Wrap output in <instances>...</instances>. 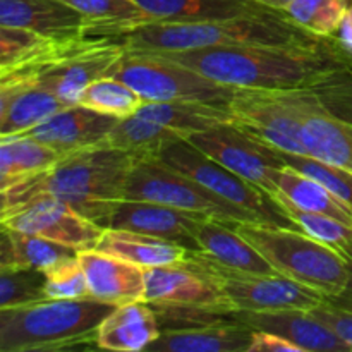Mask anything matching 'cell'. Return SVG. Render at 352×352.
Instances as JSON below:
<instances>
[{"label":"cell","instance_id":"d4e9b609","mask_svg":"<svg viewBox=\"0 0 352 352\" xmlns=\"http://www.w3.org/2000/svg\"><path fill=\"white\" fill-rule=\"evenodd\" d=\"M95 250L113 254L141 268L177 263L188 254V250L181 244L122 229H105Z\"/></svg>","mask_w":352,"mask_h":352},{"label":"cell","instance_id":"1f68e13d","mask_svg":"<svg viewBox=\"0 0 352 352\" xmlns=\"http://www.w3.org/2000/svg\"><path fill=\"white\" fill-rule=\"evenodd\" d=\"M274 199L284 210L285 215L298 226V229L311 236L313 239L333 248L340 254H344L352 248V226L349 223H344L329 215H322V213L306 212V210L299 208L294 203L289 201L278 191L274 195Z\"/></svg>","mask_w":352,"mask_h":352},{"label":"cell","instance_id":"4316f807","mask_svg":"<svg viewBox=\"0 0 352 352\" xmlns=\"http://www.w3.org/2000/svg\"><path fill=\"white\" fill-rule=\"evenodd\" d=\"M64 157L30 134L0 138V191L50 168Z\"/></svg>","mask_w":352,"mask_h":352},{"label":"cell","instance_id":"8d00e7d4","mask_svg":"<svg viewBox=\"0 0 352 352\" xmlns=\"http://www.w3.org/2000/svg\"><path fill=\"white\" fill-rule=\"evenodd\" d=\"M47 36L24 28L0 26V67L14 64L47 41Z\"/></svg>","mask_w":352,"mask_h":352},{"label":"cell","instance_id":"4dcf8cb0","mask_svg":"<svg viewBox=\"0 0 352 352\" xmlns=\"http://www.w3.org/2000/svg\"><path fill=\"white\" fill-rule=\"evenodd\" d=\"M78 105L124 119L138 113V110L144 105V100L127 82L113 76H105L86 86Z\"/></svg>","mask_w":352,"mask_h":352},{"label":"cell","instance_id":"e0dca14e","mask_svg":"<svg viewBox=\"0 0 352 352\" xmlns=\"http://www.w3.org/2000/svg\"><path fill=\"white\" fill-rule=\"evenodd\" d=\"M89 298L112 306L144 301V268L98 250L79 251Z\"/></svg>","mask_w":352,"mask_h":352},{"label":"cell","instance_id":"7a4b0ae2","mask_svg":"<svg viewBox=\"0 0 352 352\" xmlns=\"http://www.w3.org/2000/svg\"><path fill=\"white\" fill-rule=\"evenodd\" d=\"M134 162L133 155L107 144L67 153L47 170L0 191V213L19 208L36 196H54L109 229L113 208L124 199Z\"/></svg>","mask_w":352,"mask_h":352},{"label":"cell","instance_id":"7c38bea8","mask_svg":"<svg viewBox=\"0 0 352 352\" xmlns=\"http://www.w3.org/2000/svg\"><path fill=\"white\" fill-rule=\"evenodd\" d=\"M301 126L306 153L352 172V120L342 119L315 91H280Z\"/></svg>","mask_w":352,"mask_h":352},{"label":"cell","instance_id":"f35d334b","mask_svg":"<svg viewBox=\"0 0 352 352\" xmlns=\"http://www.w3.org/2000/svg\"><path fill=\"white\" fill-rule=\"evenodd\" d=\"M248 352H302L301 347L291 340L263 330H254L253 342Z\"/></svg>","mask_w":352,"mask_h":352},{"label":"cell","instance_id":"9c48e42d","mask_svg":"<svg viewBox=\"0 0 352 352\" xmlns=\"http://www.w3.org/2000/svg\"><path fill=\"white\" fill-rule=\"evenodd\" d=\"M203 270L219 285L227 305L236 311L263 313L316 308L327 301L323 294L280 274H248L223 267L203 251H188Z\"/></svg>","mask_w":352,"mask_h":352},{"label":"cell","instance_id":"44dd1931","mask_svg":"<svg viewBox=\"0 0 352 352\" xmlns=\"http://www.w3.org/2000/svg\"><path fill=\"white\" fill-rule=\"evenodd\" d=\"M65 107L54 91L36 82L0 85V138L26 134Z\"/></svg>","mask_w":352,"mask_h":352},{"label":"cell","instance_id":"603a6c76","mask_svg":"<svg viewBox=\"0 0 352 352\" xmlns=\"http://www.w3.org/2000/svg\"><path fill=\"white\" fill-rule=\"evenodd\" d=\"M253 333L243 323L164 330L146 352H248Z\"/></svg>","mask_w":352,"mask_h":352},{"label":"cell","instance_id":"f1b7e54d","mask_svg":"<svg viewBox=\"0 0 352 352\" xmlns=\"http://www.w3.org/2000/svg\"><path fill=\"white\" fill-rule=\"evenodd\" d=\"M177 138H182L177 131L157 120L134 113L131 117L119 119L112 133L105 138L102 144L127 151L136 160H144V158H157L162 148Z\"/></svg>","mask_w":352,"mask_h":352},{"label":"cell","instance_id":"f546056e","mask_svg":"<svg viewBox=\"0 0 352 352\" xmlns=\"http://www.w3.org/2000/svg\"><path fill=\"white\" fill-rule=\"evenodd\" d=\"M278 192L306 212L322 213L352 226V208L315 179L285 165L278 174Z\"/></svg>","mask_w":352,"mask_h":352},{"label":"cell","instance_id":"d6986e66","mask_svg":"<svg viewBox=\"0 0 352 352\" xmlns=\"http://www.w3.org/2000/svg\"><path fill=\"white\" fill-rule=\"evenodd\" d=\"M0 26L24 28L58 40L86 34L88 19L60 0H0Z\"/></svg>","mask_w":352,"mask_h":352},{"label":"cell","instance_id":"ac0fdd59","mask_svg":"<svg viewBox=\"0 0 352 352\" xmlns=\"http://www.w3.org/2000/svg\"><path fill=\"white\" fill-rule=\"evenodd\" d=\"M243 325L277 333L301 347L302 352H352L351 347L322 320L302 309L250 313L237 311Z\"/></svg>","mask_w":352,"mask_h":352},{"label":"cell","instance_id":"836d02e7","mask_svg":"<svg viewBox=\"0 0 352 352\" xmlns=\"http://www.w3.org/2000/svg\"><path fill=\"white\" fill-rule=\"evenodd\" d=\"M47 274L34 268L0 267V309L45 301Z\"/></svg>","mask_w":352,"mask_h":352},{"label":"cell","instance_id":"6da1fadb","mask_svg":"<svg viewBox=\"0 0 352 352\" xmlns=\"http://www.w3.org/2000/svg\"><path fill=\"white\" fill-rule=\"evenodd\" d=\"M151 54L239 89L315 91L327 100L352 86V58L333 36L309 45H237Z\"/></svg>","mask_w":352,"mask_h":352},{"label":"cell","instance_id":"ffe728a7","mask_svg":"<svg viewBox=\"0 0 352 352\" xmlns=\"http://www.w3.org/2000/svg\"><path fill=\"white\" fill-rule=\"evenodd\" d=\"M160 323L146 301L116 306L100 323L95 346L103 351L140 352L160 337Z\"/></svg>","mask_w":352,"mask_h":352},{"label":"cell","instance_id":"3957f363","mask_svg":"<svg viewBox=\"0 0 352 352\" xmlns=\"http://www.w3.org/2000/svg\"><path fill=\"white\" fill-rule=\"evenodd\" d=\"M322 38L280 10L198 23H150L120 36L126 52H182L237 45H309Z\"/></svg>","mask_w":352,"mask_h":352},{"label":"cell","instance_id":"83f0119b","mask_svg":"<svg viewBox=\"0 0 352 352\" xmlns=\"http://www.w3.org/2000/svg\"><path fill=\"white\" fill-rule=\"evenodd\" d=\"M138 116L157 120L177 131L182 138L232 122V113L227 107L203 102H148L138 110Z\"/></svg>","mask_w":352,"mask_h":352},{"label":"cell","instance_id":"9a60e30c","mask_svg":"<svg viewBox=\"0 0 352 352\" xmlns=\"http://www.w3.org/2000/svg\"><path fill=\"white\" fill-rule=\"evenodd\" d=\"M205 215L174 206L140 199H120L109 220V229L133 230L181 244L188 251H199L196 229Z\"/></svg>","mask_w":352,"mask_h":352},{"label":"cell","instance_id":"277c9868","mask_svg":"<svg viewBox=\"0 0 352 352\" xmlns=\"http://www.w3.org/2000/svg\"><path fill=\"white\" fill-rule=\"evenodd\" d=\"M116 306L96 299H45L0 309V352H48L95 342Z\"/></svg>","mask_w":352,"mask_h":352},{"label":"cell","instance_id":"8fae6325","mask_svg":"<svg viewBox=\"0 0 352 352\" xmlns=\"http://www.w3.org/2000/svg\"><path fill=\"white\" fill-rule=\"evenodd\" d=\"M2 227L55 241L76 251L95 250L105 229L54 196H36L23 206L0 213Z\"/></svg>","mask_w":352,"mask_h":352},{"label":"cell","instance_id":"52a82bcc","mask_svg":"<svg viewBox=\"0 0 352 352\" xmlns=\"http://www.w3.org/2000/svg\"><path fill=\"white\" fill-rule=\"evenodd\" d=\"M124 198L160 203L223 222H258L246 210L220 198L199 182L162 164L158 158L134 162Z\"/></svg>","mask_w":352,"mask_h":352},{"label":"cell","instance_id":"8992f818","mask_svg":"<svg viewBox=\"0 0 352 352\" xmlns=\"http://www.w3.org/2000/svg\"><path fill=\"white\" fill-rule=\"evenodd\" d=\"M112 76L140 93L144 103L203 102L227 107L239 89L151 52H126Z\"/></svg>","mask_w":352,"mask_h":352},{"label":"cell","instance_id":"30bf717a","mask_svg":"<svg viewBox=\"0 0 352 352\" xmlns=\"http://www.w3.org/2000/svg\"><path fill=\"white\" fill-rule=\"evenodd\" d=\"M186 140L267 195L277 192L278 174L285 167L280 151L236 122L219 124Z\"/></svg>","mask_w":352,"mask_h":352},{"label":"cell","instance_id":"5b68a950","mask_svg":"<svg viewBox=\"0 0 352 352\" xmlns=\"http://www.w3.org/2000/svg\"><path fill=\"white\" fill-rule=\"evenodd\" d=\"M234 227L267 258L277 274L315 289L327 299L346 291L349 284L346 258L298 227L261 222H239Z\"/></svg>","mask_w":352,"mask_h":352},{"label":"cell","instance_id":"e575fe53","mask_svg":"<svg viewBox=\"0 0 352 352\" xmlns=\"http://www.w3.org/2000/svg\"><path fill=\"white\" fill-rule=\"evenodd\" d=\"M280 157L284 158L285 165L296 168L301 174L308 175V177L315 179L320 184L325 186L329 191L339 199L352 208V172L346 170L337 165L327 164V162L318 160L309 155H296V153H285L280 151Z\"/></svg>","mask_w":352,"mask_h":352},{"label":"cell","instance_id":"74e56055","mask_svg":"<svg viewBox=\"0 0 352 352\" xmlns=\"http://www.w3.org/2000/svg\"><path fill=\"white\" fill-rule=\"evenodd\" d=\"M313 316L322 320L327 327L333 330L352 351V313L346 309L336 308V306L329 305V302H322L316 308L309 309Z\"/></svg>","mask_w":352,"mask_h":352},{"label":"cell","instance_id":"484cf974","mask_svg":"<svg viewBox=\"0 0 352 352\" xmlns=\"http://www.w3.org/2000/svg\"><path fill=\"white\" fill-rule=\"evenodd\" d=\"M79 254L74 248L33 234L17 232L2 227L0 239V267L34 268L47 272L55 265Z\"/></svg>","mask_w":352,"mask_h":352},{"label":"cell","instance_id":"5bb4252c","mask_svg":"<svg viewBox=\"0 0 352 352\" xmlns=\"http://www.w3.org/2000/svg\"><path fill=\"white\" fill-rule=\"evenodd\" d=\"M144 301L150 305L230 308L212 275L188 254L177 263L144 268Z\"/></svg>","mask_w":352,"mask_h":352},{"label":"cell","instance_id":"d6a6232c","mask_svg":"<svg viewBox=\"0 0 352 352\" xmlns=\"http://www.w3.org/2000/svg\"><path fill=\"white\" fill-rule=\"evenodd\" d=\"M352 0H292L284 14L308 33L332 38Z\"/></svg>","mask_w":352,"mask_h":352},{"label":"cell","instance_id":"2e32d148","mask_svg":"<svg viewBox=\"0 0 352 352\" xmlns=\"http://www.w3.org/2000/svg\"><path fill=\"white\" fill-rule=\"evenodd\" d=\"M119 119L82 105L65 107L26 134L36 138L60 155L96 146L112 133Z\"/></svg>","mask_w":352,"mask_h":352},{"label":"cell","instance_id":"4fadbf2b","mask_svg":"<svg viewBox=\"0 0 352 352\" xmlns=\"http://www.w3.org/2000/svg\"><path fill=\"white\" fill-rule=\"evenodd\" d=\"M227 109L232 113V122L278 151L308 155L302 143L301 126L280 91L237 89Z\"/></svg>","mask_w":352,"mask_h":352},{"label":"cell","instance_id":"b9f144b4","mask_svg":"<svg viewBox=\"0 0 352 352\" xmlns=\"http://www.w3.org/2000/svg\"><path fill=\"white\" fill-rule=\"evenodd\" d=\"M253 2L260 3V6L267 7V9H274V10H280V12H284V9L292 2V0H253Z\"/></svg>","mask_w":352,"mask_h":352},{"label":"cell","instance_id":"d590c367","mask_svg":"<svg viewBox=\"0 0 352 352\" xmlns=\"http://www.w3.org/2000/svg\"><path fill=\"white\" fill-rule=\"evenodd\" d=\"M47 274V292L48 299H86L89 298L88 278L79 261V254L71 260L55 265Z\"/></svg>","mask_w":352,"mask_h":352},{"label":"cell","instance_id":"7402d4cb","mask_svg":"<svg viewBox=\"0 0 352 352\" xmlns=\"http://www.w3.org/2000/svg\"><path fill=\"white\" fill-rule=\"evenodd\" d=\"M236 223L205 217L196 229L199 251L223 267L248 274H277L267 258L236 230Z\"/></svg>","mask_w":352,"mask_h":352},{"label":"cell","instance_id":"cb8c5ba5","mask_svg":"<svg viewBox=\"0 0 352 352\" xmlns=\"http://www.w3.org/2000/svg\"><path fill=\"white\" fill-rule=\"evenodd\" d=\"M136 3L150 23H198L274 10L253 0H136Z\"/></svg>","mask_w":352,"mask_h":352},{"label":"cell","instance_id":"ba28073f","mask_svg":"<svg viewBox=\"0 0 352 352\" xmlns=\"http://www.w3.org/2000/svg\"><path fill=\"white\" fill-rule=\"evenodd\" d=\"M157 158L162 164L208 188L220 198L246 210L258 222L280 227H298L285 215L274 196L267 195L246 179L234 174L232 170L189 143L186 138L170 141L167 146L162 148Z\"/></svg>","mask_w":352,"mask_h":352},{"label":"cell","instance_id":"ab89813d","mask_svg":"<svg viewBox=\"0 0 352 352\" xmlns=\"http://www.w3.org/2000/svg\"><path fill=\"white\" fill-rule=\"evenodd\" d=\"M333 38L340 45V48L352 58V3L349 9H347V12L344 14Z\"/></svg>","mask_w":352,"mask_h":352},{"label":"cell","instance_id":"60d3db41","mask_svg":"<svg viewBox=\"0 0 352 352\" xmlns=\"http://www.w3.org/2000/svg\"><path fill=\"white\" fill-rule=\"evenodd\" d=\"M342 256L346 258L347 265H349V284H347L346 291H344L342 294L336 296V298L327 299V302H329V305H332V306H336V308L346 309V311L352 313V248L349 251H346Z\"/></svg>","mask_w":352,"mask_h":352}]
</instances>
